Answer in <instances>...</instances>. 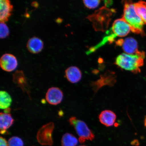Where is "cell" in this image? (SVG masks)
I'll list each match as a JSON object with an SVG mask.
<instances>
[{"label":"cell","mask_w":146,"mask_h":146,"mask_svg":"<svg viewBox=\"0 0 146 146\" xmlns=\"http://www.w3.org/2000/svg\"><path fill=\"white\" fill-rule=\"evenodd\" d=\"M42 41L39 38L34 36L28 40L27 43V48L30 52L38 54L40 52L43 48Z\"/></svg>","instance_id":"cell-14"},{"label":"cell","mask_w":146,"mask_h":146,"mask_svg":"<svg viewBox=\"0 0 146 146\" xmlns=\"http://www.w3.org/2000/svg\"><path fill=\"white\" fill-rule=\"evenodd\" d=\"M122 47L124 52L127 54H135L139 51L137 42L132 37L124 39Z\"/></svg>","instance_id":"cell-15"},{"label":"cell","mask_w":146,"mask_h":146,"mask_svg":"<svg viewBox=\"0 0 146 146\" xmlns=\"http://www.w3.org/2000/svg\"><path fill=\"white\" fill-rule=\"evenodd\" d=\"M134 5L136 14L142 19L146 15V2L140 1L134 3Z\"/></svg>","instance_id":"cell-19"},{"label":"cell","mask_w":146,"mask_h":146,"mask_svg":"<svg viewBox=\"0 0 146 146\" xmlns=\"http://www.w3.org/2000/svg\"><path fill=\"white\" fill-rule=\"evenodd\" d=\"M115 11L114 9H108L106 7H102L87 18L92 23L95 30L104 31L108 27L111 16Z\"/></svg>","instance_id":"cell-3"},{"label":"cell","mask_w":146,"mask_h":146,"mask_svg":"<svg viewBox=\"0 0 146 146\" xmlns=\"http://www.w3.org/2000/svg\"><path fill=\"white\" fill-rule=\"evenodd\" d=\"M11 109L10 108H8L5 110L4 112L5 113H9L10 112Z\"/></svg>","instance_id":"cell-27"},{"label":"cell","mask_w":146,"mask_h":146,"mask_svg":"<svg viewBox=\"0 0 146 146\" xmlns=\"http://www.w3.org/2000/svg\"><path fill=\"white\" fill-rule=\"evenodd\" d=\"M63 97V93L57 87L49 88L46 95V99L49 104L56 105L61 103Z\"/></svg>","instance_id":"cell-9"},{"label":"cell","mask_w":146,"mask_h":146,"mask_svg":"<svg viewBox=\"0 0 146 146\" xmlns=\"http://www.w3.org/2000/svg\"><path fill=\"white\" fill-rule=\"evenodd\" d=\"M84 5L87 8L90 9L96 8L100 5V2L98 0L94 1H83Z\"/></svg>","instance_id":"cell-22"},{"label":"cell","mask_w":146,"mask_h":146,"mask_svg":"<svg viewBox=\"0 0 146 146\" xmlns=\"http://www.w3.org/2000/svg\"><path fill=\"white\" fill-rule=\"evenodd\" d=\"M105 5L106 7L108 6L109 5H110L111 4V3H112V1H105Z\"/></svg>","instance_id":"cell-25"},{"label":"cell","mask_w":146,"mask_h":146,"mask_svg":"<svg viewBox=\"0 0 146 146\" xmlns=\"http://www.w3.org/2000/svg\"><path fill=\"white\" fill-rule=\"evenodd\" d=\"M8 146H24L23 140L19 137H12L9 139Z\"/></svg>","instance_id":"cell-20"},{"label":"cell","mask_w":146,"mask_h":146,"mask_svg":"<svg viewBox=\"0 0 146 146\" xmlns=\"http://www.w3.org/2000/svg\"><path fill=\"white\" fill-rule=\"evenodd\" d=\"M116 76L115 73L108 70L104 74L100 76L99 79L97 81L92 82L90 84L95 94L105 86L113 87L116 82Z\"/></svg>","instance_id":"cell-5"},{"label":"cell","mask_w":146,"mask_h":146,"mask_svg":"<svg viewBox=\"0 0 146 146\" xmlns=\"http://www.w3.org/2000/svg\"><path fill=\"white\" fill-rule=\"evenodd\" d=\"M65 76L67 80L72 83H76L81 80L82 74L80 69L76 66L68 67L65 70Z\"/></svg>","instance_id":"cell-13"},{"label":"cell","mask_w":146,"mask_h":146,"mask_svg":"<svg viewBox=\"0 0 146 146\" xmlns=\"http://www.w3.org/2000/svg\"><path fill=\"white\" fill-rule=\"evenodd\" d=\"M123 39H120L117 40L116 42V44L118 46H122V44H123Z\"/></svg>","instance_id":"cell-24"},{"label":"cell","mask_w":146,"mask_h":146,"mask_svg":"<svg viewBox=\"0 0 146 146\" xmlns=\"http://www.w3.org/2000/svg\"><path fill=\"white\" fill-rule=\"evenodd\" d=\"M69 122L79 136L78 140L80 143H84L86 140L92 141L94 139V135L85 122L78 119L76 117H72L69 118Z\"/></svg>","instance_id":"cell-4"},{"label":"cell","mask_w":146,"mask_h":146,"mask_svg":"<svg viewBox=\"0 0 146 146\" xmlns=\"http://www.w3.org/2000/svg\"><path fill=\"white\" fill-rule=\"evenodd\" d=\"M0 145L1 146H8V142L4 138L1 137L0 138Z\"/></svg>","instance_id":"cell-23"},{"label":"cell","mask_w":146,"mask_h":146,"mask_svg":"<svg viewBox=\"0 0 146 146\" xmlns=\"http://www.w3.org/2000/svg\"><path fill=\"white\" fill-rule=\"evenodd\" d=\"M145 53L138 51L135 54L122 53L116 58L115 64L120 68L134 74L140 72V67L143 66Z\"/></svg>","instance_id":"cell-1"},{"label":"cell","mask_w":146,"mask_h":146,"mask_svg":"<svg viewBox=\"0 0 146 146\" xmlns=\"http://www.w3.org/2000/svg\"><path fill=\"white\" fill-rule=\"evenodd\" d=\"M141 19L142 21H143L144 24H146V15Z\"/></svg>","instance_id":"cell-28"},{"label":"cell","mask_w":146,"mask_h":146,"mask_svg":"<svg viewBox=\"0 0 146 146\" xmlns=\"http://www.w3.org/2000/svg\"><path fill=\"white\" fill-rule=\"evenodd\" d=\"M100 123L107 127L112 126L115 122L116 115L115 113L110 110H104L98 116Z\"/></svg>","instance_id":"cell-11"},{"label":"cell","mask_w":146,"mask_h":146,"mask_svg":"<svg viewBox=\"0 0 146 146\" xmlns=\"http://www.w3.org/2000/svg\"><path fill=\"white\" fill-rule=\"evenodd\" d=\"M144 123H145V127H146V116L145 118V121H144Z\"/></svg>","instance_id":"cell-29"},{"label":"cell","mask_w":146,"mask_h":146,"mask_svg":"<svg viewBox=\"0 0 146 146\" xmlns=\"http://www.w3.org/2000/svg\"><path fill=\"white\" fill-rule=\"evenodd\" d=\"M14 120L10 113H1L0 114V129L1 134L7 135L8 134L7 129L13 125Z\"/></svg>","instance_id":"cell-12"},{"label":"cell","mask_w":146,"mask_h":146,"mask_svg":"<svg viewBox=\"0 0 146 146\" xmlns=\"http://www.w3.org/2000/svg\"><path fill=\"white\" fill-rule=\"evenodd\" d=\"M78 143V140L77 138L70 133H65L62 137V146H76Z\"/></svg>","instance_id":"cell-18"},{"label":"cell","mask_w":146,"mask_h":146,"mask_svg":"<svg viewBox=\"0 0 146 146\" xmlns=\"http://www.w3.org/2000/svg\"><path fill=\"white\" fill-rule=\"evenodd\" d=\"M38 3L34 1L32 3V5L33 7H35V8H37L38 7Z\"/></svg>","instance_id":"cell-26"},{"label":"cell","mask_w":146,"mask_h":146,"mask_svg":"<svg viewBox=\"0 0 146 146\" xmlns=\"http://www.w3.org/2000/svg\"><path fill=\"white\" fill-rule=\"evenodd\" d=\"M85 146V145H81V146Z\"/></svg>","instance_id":"cell-30"},{"label":"cell","mask_w":146,"mask_h":146,"mask_svg":"<svg viewBox=\"0 0 146 146\" xmlns=\"http://www.w3.org/2000/svg\"><path fill=\"white\" fill-rule=\"evenodd\" d=\"M0 65L2 69L7 72L15 70L18 65V62L15 56L11 54H3L0 59Z\"/></svg>","instance_id":"cell-8"},{"label":"cell","mask_w":146,"mask_h":146,"mask_svg":"<svg viewBox=\"0 0 146 146\" xmlns=\"http://www.w3.org/2000/svg\"><path fill=\"white\" fill-rule=\"evenodd\" d=\"M123 13L122 19L128 23L131 31L135 34L145 35L143 31L144 23L135 11L134 3L132 1H125L123 3Z\"/></svg>","instance_id":"cell-2"},{"label":"cell","mask_w":146,"mask_h":146,"mask_svg":"<svg viewBox=\"0 0 146 146\" xmlns=\"http://www.w3.org/2000/svg\"><path fill=\"white\" fill-rule=\"evenodd\" d=\"M9 31L8 26L5 23L1 22L0 23V38L3 39L8 36Z\"/></svg>","instance_id":"cell-21"},{"label":"cell","mask_w":146,"mask_h":146,"mask_svg":"<svg viewBox=\"0 0 146 146\" xmlns=\"http://www.w3.org/2000/svg\"><path fill=\"white\" fill-rule=\"evenodd\" d=\"M12 103V99L8 93L5 91L0 92V108L5 109L9 108Z\"/></svg>","instance_id":"cell-17"},{"label":"cell","mask_w":146,"mask_h":146,"mask_svg":"<svg viewBox=\"0 0 146 146\" xmlns=\"http://www.w3.org/2000/svg\"><path fill=\"white\" fill-rule=\"evenodd\" d=\"M111 30L117 36L124 37L128 34L131 29L129 25L121 18L114 22Z\"/></svg>","instance_id":"cell-7"},{"label":"cell","mask_w":146,"mask_h":146,"mask_svg":"<svg viewBox=\"0 0 146 146\" xmlns=\"http://www.w3.org/2000/svg\"><path fill=\"white\" fill-rule=\"evenodd\" d=\"M13 80L23 90L29 93V89L27 80L22 71L17 70L13 74Z\"/></svg>","instance_id":"cell-16"},{"label":"cell","mask_w":146,"mask_h":146,"mask_svg":"<svg viewBox=\"0 0 146 146\" xmlns=\"http://www.w3.org/2000/svg\"><path fill=\"white\" fill-rule=\"evenodd\" d=\"M13 6L9 0H1L0 1V21L5 23L8 21L11 15Z\"/></svg>","instance_id":"cell-10"},{"label":"cell","mask_w":146,"mask_h":146,"mask_svg":"<svg viewBox=\"0 0 146 146\" xmlns=\"http://www.w3.org/2000/svg\"><path fill=\"white\" fill-rule=\"evenodd\" d=\"M54 128V123L50 122L43 125L39 129L36 136V139L40 145L49 146L52 145V133Z\"/></svg>","instance_id":"cell-6"}]
</instances>
